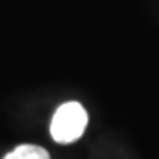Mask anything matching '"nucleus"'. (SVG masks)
<instances>
[{
    "label": "nucleus",
    "instance_id": "nucleus-1",
    "mask_svg": "<svg viewBox=\"0 0 159 159\" xmlns=\"http://www.w3.org/2000/svg\"><path fill=\"white\" fill-rule=\"evenodd\" d=\"M89 115L78 102H66L56 109L52 118V139L61 144H69L84 134Z\"/></svg>",
    "mask_w": 159,
    "mask_h": 159
},
{
    "label": "nucleus",
    "instance_id": "nucleus-2",
    "mask_svg": "<svg viewBox=\"0 0 159 159\" xmlns=\"http://www.w3.org/2000/svg\"><path fill=\"white\" fill-rule=\"evenodd\" d=\"M3 159H50L49 152L41 146L35 144H21L7 153Z\"/></svg>",
    "mask_w": 159,
    "mask_h": 159
}]
</instances>
